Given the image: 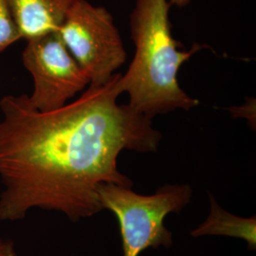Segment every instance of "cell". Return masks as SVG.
Segmentation results:
<instances>
[{
  "instance_id": "cell-9",
  "label": "cell",
  "mask_w": 256,
  "mask_h": 256,
  "mask_svg": "<svg viewBox=\"0 0 256 256\" xmlns=\"http://www.w3.org/2000/svg\"><path fill=\"white\" fill-rule=\"evenodd\" d=\"M0 256H18L12 241L0 239Z\"/></svg>"
},
{
  "instance_id": "cell-4",
  "label": "cell",
  "mask_w": 256,
  "mask_h": 256,
  "mask_svg": "<svg viewBox=\"0 0 256 256\" xmlns=\"http://www.w3.org/2000/svg\"><path fill=\"white\" fill-rule=\"evenodd\" d=\"M58 34L92 86L108 82L126 62L128 54L110 10L76 0Z\"/></svg>"
},
{
  "instance_id": "cell-8",
  "label": "cell",
  "mask_w": 256,
  "mask_h": 256,
  "mask_svg": "<svg viewBox=\"0 0 256 256\" xmlns=\"http://www.w3.org/2000/svg\"><path fill=\"white\" fill-rule=\"evenodd\" d=\"M21 39L9 1L0 0V54Z\"/></svg>"
},
{
  "instance_id": "cell-1",
  "label": "cell",
  "mask_w": 256,
  "mask_h": 256,
  "mask_svg": "<svg viewBox=\"0 0 256 256\" xmlns=\"http://www.w3.org/2000/svg\"><path fill=\"white\" fill-rule=\"evenodd\" d=\"M120 74L50 112L34 108L27 94L2 97L0 221L42 209L76 222L104 210L102 183L132 187L118 169L120 152H155L162 134L152 120L118 104Z\"/></svg>"
},
{
  "instance_id": "cell-6",
  "label": "cell",
  "mask_w": 256,
  "mask_h": 256,
  "mask_svg": "<svg viewBox=\"0 0 256 256\" xmlns=\"http://www.w3.org/2000/svg\"><path fill=\"white\" fill-rule=\"evenodd\" d=\"M22 39L58 32L76 0H8Z\"/></svg>"
},
{
  "instance_id": "cell-10",
  "label": "cell",
  "mask_w": 256,
  "mask_h": 256,
  "mask_svg": "<svg viewBox=\"0 0 256 256\" xmlns=\"http://www.w3.org/2000/svg\"><path fill=\"white\" fill-rule=\"evenodd\" d=\"M191 0H168V2L170 3V5L172 6H176L180 8H183L185 6H187L189 4Z\"/></svg>"
},
{
  "instance_id": "cell-5",
  "label": "cell",
  "mask_w": 256,
  "mask_h": 256,
  "mask_svg": "<svg viewBox=\"0 0 256 256\" xmlns=\"http://www.w3.org/2000/svg\"><path fill=\"white\" fill-rule=\"evenodd\" d=\"M22 64L34 80V90L28 99L40 112L63 108L90 84L57 32L28 40Z\"/></svg>"
},
{
  "instance_id": "cell-7",
  "label": "cell",
  "mask_w": 256,
  "mask_h": 256,
  "mask_svg": "<svg viewBox=\"0 0 256 256\" xmlns=\"http://www.w3.org/2000/svg\"><path fill=\"white\" fill-rule=\"evenodd\" d=\"M210 212L206 220L192 230L191 236H222L240 238L248 243V250L256 248V216L244 218L222 209L210 194Z\"/></svg>"
},
{
  "instance_id": "cell-3",
  "label": "cell",
  "mask_w": 256,
  "mask_h": 256,
  "mask_svg": "<svg viewBox=\"0 0 256 256\" xmlns=\"http://www.w3.org/2000/svg\"><path fill=\"white\" fill-rule=\"evenodd\" d=\"M97 192L102 209L111 210L119 222L124 256H138L148 248L172 246L165 218L182 210L191 200L192 190L188 184H167L144 196L131 187L102 183Z\"/></svg>"
},
{
  "instance_id": "cell-2",
  "label": "cell",
  "mask_w": 256,
  "mask_h": 256,
  "mask_svg": "<svg viewBox=\"0 0 256 256\" xmlns=\"http://www.w3.org/2000/svg\"><path fill=\"white\" fill-rule=\"evenodd\" d=\"M168 0H135L129 18L135 55L117 88L126 93L128 104L149 119L174 110L189 111L200 102L183 90L178 72L192 55L207 45L194 43L189 50L172 34Z\"/></svg>"
}]
</instances>
